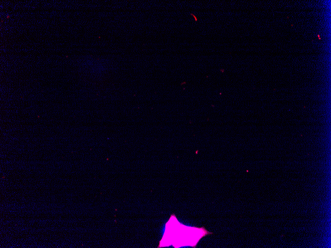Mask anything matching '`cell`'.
I'll return each mask as SVG.
<instances>
[{
    "mask_svg": "<svg viewBox=\"0 0 331 248\" xmlns=\"http://www.w3.org/2000/svg\"><path fill=\"white\" fill-rule=\"evenodd\" d=\"M169 219L168 222H167V224L179 234L178 235L165 232L162 240L166 239V241L170 240L169 241V245L172 244L173 246L176 244L177 246L176 245L175 248H179L180 244H181V246L185 245L186 244V245H189L195 248L201 238L206 236V235L212 234V233L208 232L204 228L185 226L179 224L180 223L177 220V226H176V224H175V225H174L173 224L170 218Z\"/></svg>",
    "mask_w": 331,
    "mask_h": 248,
    "instance_id": "obj_1",
    "label": "cell"
}]
</instances>
